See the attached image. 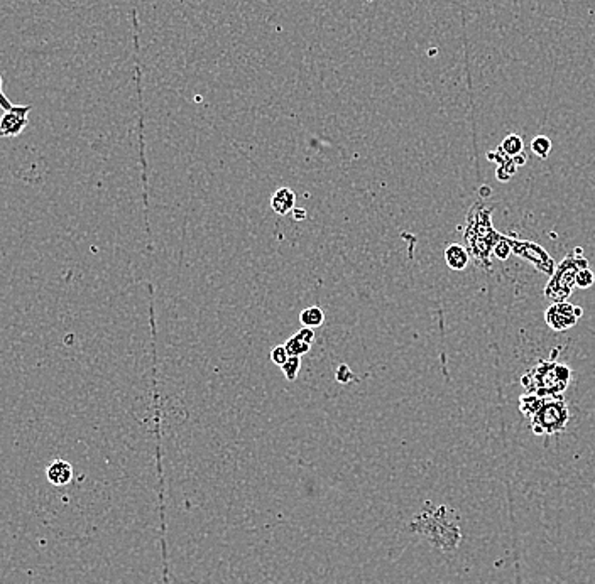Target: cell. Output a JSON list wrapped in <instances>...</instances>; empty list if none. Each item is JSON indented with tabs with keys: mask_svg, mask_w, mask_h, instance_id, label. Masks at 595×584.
Masks as SVG:
<instances>
[{
	"mask_svg": "<svg viewBox=\"0 0 595 584\" xmlns=\"http://www.w3.org/2000/svg\"><path fill=\"white\" fill-rule=\"evenodd\" d=\"M502 238L493 225V206L485 205L484 199L473 203L467 213L463 240L468 255L484 270H490V257L495 243Z\"/></svg>",
	"mask_w": 595,
	"mask_h": 584,
	"instance_id": "cell-1",
	"label": "cell"
},
{
	"mask_svg": "<svg viewBox=\"0 0 595 584\" xmlns=\"http://www.w3.org/2000/svg\"><path fill=\"white\" fill-rule=\"evenodd\" d=\"M414 532L421 533L430 541V544L443 552H452L458 547L460 538V517L452 506L440 505L435 509H423L411 522Z\"/></svg>",
	"mask_w": 595,
	"mask_h": 584,
	"instance_id": "cell-2",
	"label": "cell"
},
{
	"mask_svg": "<svg viewBox=\"0 0 595 584\" xmlns=\"http://www.w3.org/2000/svg\"><path fill=\"white\" fill-rule=\"evenodd\" d=\"M572 368L557 360H539L533 368L526 370L521 377V386L526 392L539 397L563 395L570 386Z\"/></svg>",
	"mask_w": 595,
	"mask_h": 584,
	"instance_id": "cell-3",
	"label": "cell"
},
{
	"mask_svg": "<svg viewBox=\"0 0 595 584\" xmlns=\"http://www.w3.org/2000/svg\"><path fill=\"white\" fill-rule=\"evenodd\" d=\"M581 252L584 250L576 247L574 252L568 253L560 264H557V269H554L547 287H544V297H548L552 302L567 301L575 287L576 275H579L581 269H587L589 267V260L584 259Z\"/></svg>",
	"mask_w": 595,
	"mask_h": 584,
	"instance_id": "cell-4",
	"label": "cell"
},
{
	"mask_svg": "<svg viewBox=\"0 0 595 584\" xmlns=\"http://www.w3.org/2000/svg\"><path fill=\"white\" fill-rule=\"evenodd\" d=\"M568 420H570V412H568L567 400L563 395H558L547 397L544 404L530 419V424L531 431L536 436H552L565 431Z\"/></svg>",
	"mask_w": 595,
	"mask_h": 584,
	"instance_id": "cell-5",
	"label": "cell"
},
{
	"mask_svg": "<svg viewBox=\"0 0 595 584\" xmlns=\"http://www.w3.org/2000/svg\"><path fill=\"white\" fill-rule=\"evenodd\" d=\"M509 243H511L514 255L521 257V259L525 260H530L541 274L552 277L554 269H557V264H554V260L549 257V253L544 250L543 247L538 245L536 242H531V240H520L511 237H509Z\"/></svg>",
	"mask_w": 595,
	"mask_h": 584,
	"instance_id": "cell-6",
	"label": "cell"
},
{
	"mask_svg": "<svg viewBox=\"0 0 595 584\" xmlns=\"http://www.w3.org/2000/svg\"><path fill=\"white\" fill-rule=\"evenodd\" d=\"M581 316H584V311L580 307L570 304L567 301H562L553 302L548 307L547 312H544V321H547L549 329H553L554 333H563L567 329L574 328Z\"/></svg>",
	"mask_w": 595,
	"mask_h": 584,
	"instance_id": "cell-7",
	"label": "cell"
},
{
	"mask_svg": "<svg viewBox=\"0 0 595 584\" xmlns=\"http://www.w3.org/2000/svg\"><path fill=\"white\" fill-rule=\"evenodd\" d=\"M31 105H14L12 110L4 112L0 117V139L17 137L24 132V129L29 124Z\"/></svg>",
	"mask_w": 595,
	"mask_h": 584,
	"instance_id": "cell-8",
	"label": "cell"
},
{
	"mask_svg": "<svg viewBox=\"0 0 595 584\" xmlns=\"http://www.w3.org/2000/svg\"><path fill=\"white\" fill-rule=\"evenodd\" d=\"M48 482L54 487H66L73 479V466L65 460H54L46 469Z\"/></svg>",
	"mask_w": 595,
	"mask_h": 584,
	"instance_id": "cell-9",
	"label": "cell"
},
{
	"mask_svg": "<svg viewBox=\"0 0 595 584\" xmlns=\"http://www.w3.org/2000/svg\"><path fill=\"white\" fill-rule=\"evenodd\" d=\"M487 159L497 162L499 167H497V173H495V178H497L499 181H502V183H506V181L511 179L517 169L516 162H514L512 157H507L499 147H497V151L487 152Z\"/></svg>",
	"mask_w": 595,
	"mask_h": 584,
	"instance_id": "cell-10",
	"label": "cell"
},
{
	"mask_svg": "<svg viewBox=\"0 0 595 584\" xmlns=\"http://www.w3.org/2000/svg\"><path fill=\"white\" fill-rule=\"evenodd\" d=\"M295 191L286 186L279 188L278 191L273 194V198H270V208H273V211L278 213V215H288V213H291L295 210Z\"/></svg>",
	"mask_w": 595,
	"mask_h": 584,
	"instance_id": "cell-11",
	"label": "cell"
},
{
	"mask_svg": "<svg viewBox=\"0 0 595 584\" xmlns=\"http://www.w3.org/2000/svg\"><path fill=\"white\" fill-rule=\"evenodd\" d=\"M445 262L452 270H463L467 269L470 255H468L467 248L460 243H452L445 248Z\"/></svg>",
	"mask_w": 595,
	"mask_h": 584,
	"instance_id": "cell-12",
	"label": "cell"
},
{
	"mask_svg": "<svg viewBox=\"0 0 595 584\" xmlns=\"http://www.w3.org/2000/svg\"><path fill=\"white\" fill-rule=\"evenodd\" d=\"M544 400H547V397H539V395H536V393L525 392L520 397L517 407H520L521 414L525 415L526 419H531L536 414V412H538L539 407L544 404Z\"/></svg>",
	"mask_w": 595,
	"mask_h": 584,
	"instance_id": "cell-13",
	"label": "cell"
},
{
	"mask_svg": "<svg viewBox=\"0 0 595 584\" xmlns=\"http://www.w3.org/2000/svg\"><path fill=\"white\" fill-rule=\"evenodd\" d=\"M300 321L306 328H317V326H322L325 323V312L322 311V307L310 306L301 311Z\"/></svg>",
	"mask_w": 595,
	"mask_h": 584,
	"instance_id": "cell-14",
	"label": "cell"
},
{
	"mask_svg": "<svg viewBox=\"0 0 595 584\" xmlns=\"http://www.w3.org/2000/svg\"><path fill=\"white\" fill-rule=\"evenodd\" d=\"M499 149L504 154H506L507 157H512V159H514V157H517V156H520V154H522V149H525V144H522V139L520 137V135L509 134L507 137L504 139L502 142H500Z\"/></svg>",
	"mask_w": 595,
	"mask_h": 584,
	"instance_id": "cell-15",
	"label": "cell"
},
{
	"mask_svg": "<svg viewBox=\"0 0 595 584\" xmlns=\"http://www.w3.org/2000/svg\"><path fill=\"white\" fill-rule=\"evenodd\" d=\"M284 346H286V350H288V353H290V356H303L305 353H308L310 348H311L310 343H306L305 339H301L300 336H298V334H295V336H291L290 339H288V341L284 343Z\"/></svg>",
	"mask_w": 595,
	"mask_h": 584,
	"instance_id": "cell-16",
	"label": "cell"
},
{
	"mask_svg": "<svg viewBox=\"0 0 595 584\" xmlns=\"http://www.w3.org/2000/svg\"><path fill=\"white\" fill-rule=\"evenodd\" d=\"M552 140L544 137V135H538V137H535L533 142H531V151H533L539 159H547L548 154L552 152Z\"/></svg>",
	"mask_w": 595,
	"mask_h": 584,
	"instance_id": "cell-17",
	"label": "cell"
},
{
	"mask_svg": "<svg viewBox=\"0 0 595 584\" xmlns=\"http://www.w3.org/2000/svg\"><path fill=\"white\" fill-rule=\"evenodd\" d=\"M281 368H283L284 377L290 380V382H295L298 377V372H300V368H301V356H290Z\"/></svg>",
	"mask_w": 595,
	"mask_h": 584,
	"instance_id": "cell-18",
	"label": "cell"
},
{
	"mask_svg": "<svg viewBox=\"0 0 595 584\" xmlns=\"http://www.w3.org/2000/svg\"><path fill=\"white\" fill-rule=\"evenodd\" d=\"M493 255L495 259L499 260H507L509 257L512 255V248H511V243H509V237L506 235H502V238L499 240L497 243H495L494 250H493Z\"/></svg>",
	"mask_w": 595,
	"mask_h": 584,
	"instance_id": "cell-19",
	"label": "cell"
},
{
	"mask_svg": "<svg viewBox=\"0 0 595 584\" xmlns=\"http://www.w3.org/2000/svg\"><path fill=\"white\" fill-rule=\"evenodd\" d=\"M595 282V275L592 270L589 269H581L579 275H576V280H575V287H580V289H589L592 287Z\"/></svg>",
	"mask_w": 595,
	"mask_h": 584,
	"instance_id": "cell-20",
	"label": "cell"
},
{
	"mask_svg": "<svg viewBox=\"0 0 595 584\" xmlns=\"http://www.w3.org/2000/svg\"><path fill=\"white\" fill-rule=\"evenodd\" d=\"M288 359H290V353H288L286 346L284 345L274 346V350L270 351V360H273V363H276L279 366H283L284 363H286Z\"/></svg>",
	"mask_w": 595,
	"mask_h": 584,
	"instance_id": "cell-21",
	"label": "cell"
},
{
	"mask_svg": "<svg viewBox=\"0 0 595 584\" xmlns=\"http://www.w3.org/2000/svg\"><path fill=\"white\" fill-rule=\"evenodd\" d=\"M0 108H2L4 112H9L12 110L14 105L12 102L6 97V93H4V83H2V75H0Z\"/></svg>",
	"mask_w": 595,
	"mask_h": 584,
	"instance_id": "cell-22",
	"label": "cell"
},
{
	"mask_svg": "<svg viewBox=\"0 0 595 584\" xmlns=\"http://www.w3.org/2000/svg\"><path fill=\"white\" fill-rule=\"evenodd\" d=\"M296 334L301 339H305L306 343H310V345H313V341H315V331H313V328H306V326H303V328H301L300 331H298Z\"/></svg>",
	"mask_w": 595,
	"mask_h": 584,
	"instance_id": "cell-23",
	"label": "cell"
},
{
	"mask_svg": "<svg viewBox=\"0 0 595 584\" xmlns=\"http://www.w3.org/2000/svg\"><path fill=\"white\" fill-rule=\"evenodd\" d=\"M293 216H295L296 220H305L306 211L303 210V208H295V210H293Z\"/></svg>",
	"mask_w": 595,
	"mask_h": 584,
	"instance_id": "cell-24",
	"label": "cell"
},
{
	"mask_svg": "<svg viewBox=\"0 0 595 584\" xmlns=\"http://www.w3.org/2000/svg\"><path fill=\"white\" fill-rule=\"evenodd\" d=\"M482 194H484V196H485V194H487V196H489V194H490V189H489V188H487V189L484 188V189H482Z\"/></svg>",
	"mask_w": 595,
	"mask_h": 584,
	"instance_id": "cell-25",
	"label": "cell"
}]
</instances>
